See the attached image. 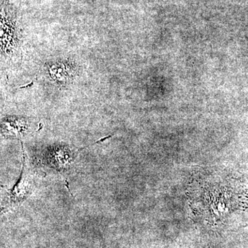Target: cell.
<instances>
[{"instance_id":"3","label":"cell","mask_w":248,"mask_h":248,"mask_svg":"<svg viewBox=\"0 0 248 248\" xmlns=\"http://www.w3.org/2000/svg\"><path fill=\"white\" fill-rule=\"evenodd\" d=\"M46 66L48 78L56 84L65 86L69 84L76 78V67L68 62H50Z\"/></svg>"},{"instance_id":"1","label":"cell","mask_w":248,"mask_h":248,"mask_svg":"<svg viewBox=\"0 0 248 248\" xmlns=\"http://www.w3.org/2000/svg\"><path fill=\"white\" fill-rule=\"evenodd\" d=\"M23 151L22 169L20 176L17 183L11 190H8L6 199L4 202L2 211L8 210L11 207L17 206L27 200V197L31 195L32 188V179L31 172L27 166V156L24 153V148L22 143Z\"/></svg>"},{"instance_id":"2","label":"cell","mask_w":248,"mask_h":248,"mask_svg":"<svg viewBox=\"0 0 248 248\" xmlns=\"http://www.w3.org/2000/svg\"><path fill=\"white\" fill-rule=\"evenodd\" d=\"M89 146L80 148L77 151L70 149L68 147H52L45 152L41 161L49 167L56 170L58 172H66L70 169L80 152Z\"/></svg>"}]
</instances>
